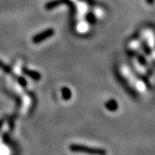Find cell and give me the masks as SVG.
<instances>
[{
    "instance_id": "5",
    "label": "cell",
    "mask_w": 155,
    "mask_h": 155,
    "mask_svg": "<svg viewBox=\"0 0 155 155\" xmlns=\"http://www.w3.org/2000/svg\"><path fill=\"white\" fill-rule=\"evenodd\" d=\"M61 95H62L63 99L67 101V100H69L72 97V91H71L70 89L67 88V87H63L61 89Z\"/></svg>"
},
{
    "instance_id": "2",
    "label": "cell",
    "mask_w": 155,
    "mask_h": 155,
    "mask_svg": "<svg viewBox=\"0 0 155 155\" xmlns=\"http://www.w3.org/2000/svg\"><path fill=\"white\" fill-rule=\"evenodd\" d=\"M54 35V28H48V29L44 30L43 32H41V33L34 35L33 38H32V41L35 44H39V43L44 41L46 40L49 39L50 37H52Z\"/></svg>"
},
{
    "instance_id": "7",
    "label": "cell",
    "mask_w": 155,
    "mask_h": 155,
    "mask_svg": "<svg viewBox=\"0 0 155 155\" xmlns=\"http://www.w3.org/2000/svg\"><path fill=\"white\" fill-rule=\"evenodd\" d=\"M0 69L2 71L5 72V73H11V68L10 67H8L7 65H5L3 61H0Z\"/></svg>"
},
{
    "instance_id": "3",
    "label": "cell",
    "mask_w": 155,
    "mask_h": 155,
    "mask_svg": "<svg viewBox=\"0 0 155 155\" xmlns=\"http://www.w3.org/2000/svg\"><path fill=\"white\" fill-rule=\"evenodd\" d=\"M22 72L25 75H27L28 77H29L30 78H32L33 80H35V81H39L41 78V75L38 72L36 71H34V70H30V69H27V68H23L22 69Z\"/></svg>"
},
{
    "instance_id": "4",
    "label": "cell",
    "mask_w": 155,
    "mask_h": 155,
    "mask_svg": "<svg viewBox=\"0 0 155 155\" xmlns=\"http://www.w3.org/2000/svg\"><path fill=\"white\" fill-rule=\"evenodd\" d=\"M63 2H64V0H53V1H51L49 3H48L45 7H46L47 10H53L54 8H55L57 6L61 5Z\"/></svg>"
},
{
    "instance_id": "6",
    "label": "cell",
    "mask_w": 155,
    "mask_h": 155,
    "mask_svg": "<svg viewBox=\"0 0 155 155\" xmlns=\"http://www.w3.org/2000/svg\"><path fill=\"white\" fill-rule=\"evenodd\" d=\"M106 108L110 111H115L117 109V104L116 101L114 100H110L106 104Z\"/></svg>"
},
{
    "instance_id": "1",
    "label": "cell",
    "mask_w": 155,
    "mask_h": 155,
    "mask_svg": "<svg viewBox=\"0 0 155 155\" xmlns=\"http://www.w3.org/2000/svg\"><path fill=\"white\" fill-rule=\"evenodd\" d=\"M70 150L72 152H78V153H91V154H105L106 152L104 150L96 149L92 147H89L86 146L78 144H72L70 146Z\"/></svg>"
},
{
    "instance_id": "10",
    "label": "cell",
    "mask_w": 155,
    "mask_h": 155,
    "mask_svg": "<svg viewBox=\"0 0 155 155\" xmlns=\"http://www.w3.org/2000/svg\"><path fill=\"white\" fill-rule=\"evenodd\" d=\"M3 126H4V120H0V130L2 129Z\"/></svg>"
},
{
    "instance_id": "9",
    "label": "cell",
    "mask_w": 155,
    "mask_h": 155,
    "mask_svg": "<svg viewBox=\"0 0 155 155\" xmlns=\"http://www.w3.org/2000/svg\"><path fill=\"white\" fill-rule=\"evenodd\" d=\"M86 19H87V21H88L90 23H93L96 21V18L93 16V14H91V13H89L88 15L86 16Z\"/></svg>"
},
{
    "instance_id": "8",
    "label": "cell",
    "mask_w": 155,
    "mask_h": 155,
    "mask_svg": "<svg viewBox=\"0 0 155 155\" xmlns=\"http://www.w3.org/2000/svg\"><path fill=\"white\" fill-rule=\"evenodd\" d=\"M17 81H18V83L19 84L22 86V87H25L26 85H27V81L25 80V78L22 77H19L17 78Z\"/></svg>"
}]
</instances>
